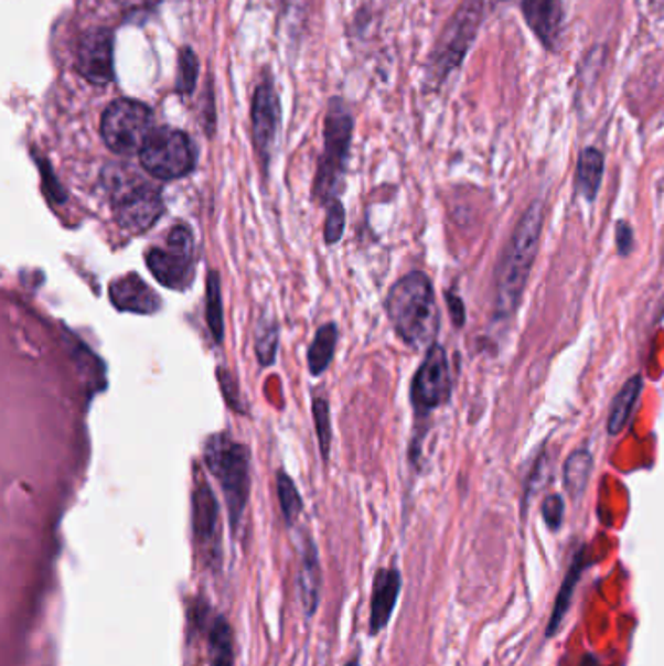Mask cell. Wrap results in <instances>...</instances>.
Wrapping results in <instances>:
<instances>
[{
	"instance_id": "obj_24",
	"label": "cell",
	"mask_w": 664,
	"mask_h": 666,
	"mask_svg": "<svg viewBox=\"0 0 664 666\" xmlns=\"http://www.w3.org/2000/svg\"><path fill=\"white\" fill-rule=\"evenodd\" d=\"M207 324L213 332L215 343H223L225 320H223V299H221V279L216 271H211L207 277Z\"/></svg>"
},
{
	"instance_id": "obj_15",
	"label": "cell",
	"mask_w": 664,
	"mask_h": 666,
	"mask_svg": "<svg viewBox=\"0 0 664 666\" xmlns=\"http://www.w3.org/2000/svg\"><path fill=\"white\" fill-rule=\"evenodd\" d=\"M401 577L396 569H383L376 574L371 602V633L383 632L390 622L392 612L398 602Z\"/></svg>"
},
{
	"instance_id": "obj_30",
	"label": "cell",
	"mask_w": 664,
	"mask_h": 666,
	"mask_svg": "<svg viewBox=\"0 0 664 666\" xmlns=\"http://www.w3.org/2000/svg\"><path fill=\"white\" fill-rule=\"evenodd\" d=\"M564 511V500H561L559 495H549L548 500L544 501V505H542V515H544V520H546V525H548L551 530H557V528L561 526Z\"/></svg>"
},
{
	"instance_id": "obj_3",
	"label": "cell",
	"mask_w": 664,
	"mask_h": 666,
	"mask_svg": "<svg viewBox=\"0 0 664 666\" xmlns=\"http://www.w3.org/2000/svg\"><path fill=\"white\" fill-rule=\"evenodd\" d=\"M205 464L223 487L233 530L240 526L249 495V452L226 434H215L205 444Z\"/></svg>"
},
{
	"instance_id": "obj_21",
	"label": "cell",
	"mask_w": 664,
	"mask_h": 666,
	"mask_svg": "<svg viewBox=\"0 0 664 666\" xmlns=\"http://www.w3.org/2000/svg\"><path fill=\"white\" fill-rule=\"evenodd\" d=\"M335 343H338V327L333 324L322 325L308 351V365L312 375L320 376L330 367L335 353Z\"/></svg>"
},
{
	"instance_id": "obj_7",
	"label": "cell",
	"mask_w": 664,
	"mask_h": 666,
	"mask_svg": "<svg viewBox=\"0 0 664 666\" xmlns=\"http://www.w3.org/2000/svg\"><path fill=\"white\" fill-rule=\"evenodd\" d=\"M147 266L160 284L182 291L190 287L195 267V241L188 226H175L164 246L147 251Z\"/></svg>"
},
{
	"instance_id": "obj_14",
	"label": "cell",
	"mask_w": 664,
	"mask_h": 666,
	"mask_svg": "<svg viewBox=\"0 0 664 666\" xmlns=\"http://www.w3.org/2000/svg\"><path fill=\"white\" fill-rule=\"evenodd\" d=\"M523 14L532 32L538 35L546 47L554 50L559 42L564 24V2L561 0H524Z\"/></svg>"
},
{
	"instance_id": "obj_17",
	"label": "cell",
	"mask_w": 664,
	"mask_h": 666,
	"mask_svg": "<svg viewBox=\"0 0 664 666\" xmlns=\"http://www.w3.org/2000/svg\"><path fill=\"white\" fill-rule=\"evenodd\" d=\"M300 600L308 617L314 616L320 600V563L314 541L308 540L302 548V563L299 573Z\"/></svg>"
},
{
	"instance_id": "obj_12",
	"label": "cell",
	"mask_w": 664,
	"mask_h": 666,
	"mask_svg": "<svg viewBox=\"0 0 664 666\" xmlns=\"http://www.w3.org/2000/svg\"><path fill=\"white\" fill-rule=\"evenodd\" d=\"M279 127V100L274 86L269 83L259 84L251 104V135L264 162L271 159L275 139Z\"/></svg>"
},
{
	"instance_id": "obj_4",
	"label": "cell",
	"mask_w": 664,
	"mask_h": 666,
	"mask_svg": "<svg viewBox=\"0 0 664 666\" xmlns=\"http://www.w3.org/2000/svg\"><path fill=\"white\" fill-rule=\"evenodd\" d=\"M353 119L350 109L341 100H333L325 117L324 154L315 175L314 195L320 201H333V192L345 172V160L350 152Z\"/></svg>"
},
{
	"instance_id": "obj_25",
	"label": "cell",
	"mask_w": 664,
	"mask_h": 666,
	"mask_svg": "<svg viewBox=\"0 0 664 666\" xmlns=\"http://www.w3.org/2000/svg\"><path fill=\"white\" fill-rule=\"evenodd\" d=\"M277 493H279L282 517L287 520V525H294L302 513V497L294 482L285 472L277 474Z\"/></svg>"
},
{
	"instance_id": "obj_2",
	"label": "cell",
	"mask_w": 664,
	"mask_h": 666,
	"mask_svg": "<svg viewBox=\"0 0 664 666\" xmlns=\"http://www.w3.org/2000/svg\"><path fill=\"white\" fill-rule=\"evenodd\" d=\"M388 316L399 337L414 350L432 347L439 332V309L427 276L414 271L401 277L388 294Z\"/></svg>"
},
{
	"instance_id": "obj_22",
	"label": "cell",
	"mask_w": 664,
	"mask_h": 666,
	"mask_svg": "<svg viewBox=\"0 0 664 666\" xmlns=\"http://www.w3.org/2000/svg\"><path fill=\"white\" fill-rule=\"evenodd\" d=\"M582 566H585V563H582V556L579 554V556H575L574 566L569 569V573L565 577L561 589L557 592L554 612H551V617H549L548 637H551V635L559 630L561 622H564V616L567 614V610H569L571 599H574L575 587H577L579 579H581Z\"/></svg>"
},
{
	"instance_id": "obj_32",
	"label": "cell",
	"mask_w": 664,
	"mask_h": 666,
	"mask_svg": "<svg viewBox=\"0 0 664 666\" xmlns=\"http://www.w3.org/2000/svg\"><path fill=\"white\" fill-rule=\"evenodd\" d=\"M160 0H119L125 12H147L154 9Z\"/></svg>"
},
{
	"instance_id": "obj_28",
	"label": "cell",
	"mask_w": 664,
	"mask_h": 666,
	"mask_svg": "<svg viewBox=\"0 0 664 666\" xmlns=\"http://www.w3.org/2000/svg\"><path fill=\"white\" fill-rule=\"evenodd\" d=\"M277 342H279L277 325L274 322L261 320V327L258 330V357L264 367H269L274 363Z\"/></svg>"
},
{
	"instance_id": "obj_35",
	"label": "cell",
	"mask_w": 664,
	"mask_h": 666,
	"mask_svg": "<svg viewBox=\"0 0 664 666\" xmlns=\"http://www.w3.org/2000/svg\"><path fill=\"white\" fill-rule=\"evenodd\" d=\"M345 666H358V658H353V660H350Z\"/></svg>"
},
{
	"instance_id": "obj_34",
	"label": "cell",
	"mask_w": 664,
	"mask_h": 666,
	"mask_svg": "<svg viewBox=\"0 0 664 666\" xmlns=\"http://www.w3.org/2000/svg\"><path fill=\"white\" fill-rule=\"evenodd\" d=\"M582 666H600V665H598L597 658L592 657V655H589V657L582 658Z\"/></svg>"
},
{
	"instance_id": "obj_9",
	"label": "cell",
	"mask_w": 664,
	"mask_h": 666,
	"mask_svg": "<svg viewBox=\"0 0 664 666\" xmlns=\"http://www.w3.org/2000/svg\"><path fill=\"white\" fill-rule=\"evenodd\" d=\"M119 226L131 234L147 233L164 213V201L157 187L129 185L114 201Z\"/></svg>"
},
{
	"instance_id": "obj_27",
	"label": "cell",
	"mask_w": 664,
	"mask_h": 666,
	"mask_svg": "<svg viewBox=\"0 0 664 666\" xmlns=\"http://www.w3.org/2000/svg\"><path fill=\"white\" fill-rule=\"evenodd\" d=\"M197 75H200V63L197 57L192 50H183L180 55V68H178V80H175V88L180 94H192L197 83Z\"/></svg>"
},
{
	"instance_id": "obj_11",
	"label": "cell",
	"mask_w": 664,
	"mask_h": 666,
	"mask_svg": "<svg viewBox=\"0 0 664 666\" xmlns=\"http://www.w3.org/2000/svg\"><path fill=\"white\" fill-rule=\"evenodd\" d=\"M193 533L200 544L203 558L213 563L221 554V525L218 505L208 483L201 480L193 493Z\"/></svg>"
},
{
	"instance_id": "obj_16",
	"label": "cell",
	"mask_w": 664,
	"mask_h": 666,
	"mask_svg": "<svg viewBox=\"0 0 664 666\" xmlns=\"http://www.w3.org/2000/svg\"><path fill=\"white\" fill-rule=\"evenodd\" d=\"M478 17H480V0H470L465 2L464 9L458 10L457 20L450 28L449 40L445 43L439 57V65L445 67V73L458 65V61L464 55L468 42L478 25Z\"/></svg>"
},
{
	"instance_id": "obj_1",
	"label": "cell",
	"mask_w": 664,
	"mask_h": 666,
	"mask_svg": "<svg viewBox=\"0 0 664 666\" xmlns=\"http://www.w3.org/2000/svg\"><path fill=\"white\" fill-rule=\"evenodd\" d=\"M542 226H544V205L542 201H534L531 207L524 211L523 218L511 234V240L497 267V281H495L497 316H511L523 299L524 287L528 283L532 266L536 261V254L540 246Z\"/></svg>"
},
{
	"instance_id": "obj_10",
	"label": "cell",
	"mask_w": 664,
	"mask_h": 666,
	"mask_svg": "<svg viewBox=\"0 0 664 666\" xmlns=\"http://www.w3.org/2000/svg\"><path fill=\"white\" fill-rule=\"evenodd\" d=\"M76 67L88 83L104 86L114 80V35L109 30H92L81 37Z\"/></svg>"
},
{
	"instance_id": "obj_20",
	"label": "cell",
	"mask_w": 664,
	"mask_h": 666,
	"mask_svg": "<svg viewBox=\"0 0 664 666\" xmlns=\"http://www.w3.org/2000/svg\"><path fill=\"white\" fill-rule=\"evenodd\" d=\"M233 627L225 617H216L208 630V660L211 666H234Z\"/></svg>"
},
{
	"instance_id": "obj_19",
	"label": "cell",
	"mask_w": 664,
	"mask_h": 666,
	"mask_svg": "<svg viewBox=\"0 0 664 666\" xmlns=\"http://www.w3.org/2000/svg\"><path fill=\"white\" fill-rule=\"evenodd\" d=\"M643 380L641 376H633L628 383L623 384L622 390L618 391L612 409H610V419H608V431L610 434L622 433L628 421H630L631 411L640 400Z\"/></svg>"
},
{
	"instance_id": "obj_13",
	"label": "cell",
	"mask_w": 664,
	"mask_h": 666,
	"mask_svg": "<svg viewBox=\"0 0 664 666\" xmlns=\"http://www.w3.org/2000/svg\"><path fill=\"white\" fill-rule=\"evenodd\" d=\"M109 299L117 310L133 314H154L160 309L157 292L137 273H129L109 284Z\"/></svg>"
},
{
	"instance_id": "obj_26",
	"label": "cell",
	"mask_w": 664,
	"mask_h": 666,
	"mask_svg": "<svg viewBox=\"0 0 664 666\" xmlns=\"http://www.w3.org/2000/svg\"><path fill=\"white\" fill-rule=\"evenodd\" d=\"M312 411H314L315 433H318V439H320L322 456H324V460H328V456H330V447H332L330 404L324 398H315L314 404H312Z\"/></svg>"
},
{
	"instance_id": "obj_5",
	"label": "cell",
	"mask_w": 664,
	"mask_h": 666,
	"mask_svg": "<svg viewBox=\"0 0 664 666\" xmlns=\"http://www.w3.org/2000/svg\"><path fill=\"white\" fill-rule=\"evenodd\" d=\"M152 131V114L141 101L121 98L109 104L101 117V139L121 157L141 152Z\"/></svg>"
},
{
	"instance_id": "obj_31",
	"label": "cell",
	"mask_w": 664,
	"mask_h": 666,
	"mask_svg": "<svg viewBox=\"0 0 664 666\" xmlns=\"http://www.w3.org/2000/svg\"><path fill=\"white\" fill-rule=\"evenodd\" d=\"M615 240H618V248H620V254L625 256L628 251L631 250V244H633V233H631L630 226L628 223H620L618 228H615Z\"/></svg>"
},
{
	"instance_id": "obj_6",
	"label": "cell",
	"mask_w": 664,
	"mask_h": 666,
	"mask_svg": "<svg viewBox=\"0 0 664 666\" xmlns=\"http://www.w3.org/2000/svg\"><path fill=\"white\" fill-rule=\"evenodd\" d=\"M139 154L142 168L158 180H180L195 168L192 139L170 127L154 129Z\"/></svg>"
},
{
	"instance_id": "obj_29",
	"label": "cell",
	"mask_w": 664,
	"mask_h": 666,
	"mask_svg": "<svg viewBox=\"0 0 664 666\" xmlns=\"http://www.w3.org/2000/svg\"><path fill=\"white\" fill-rule=\"evenodd\" d=\"M343 228H345V211H343V205H341L340 200L330 201L328 218H325V241L328 244L340 241Z\"/></svg>"
},
{
	"instance_id": "obj_23",
	"label": "cell",
	"mask_w": 664,
	"mask_h": 666,
	"mask_svg": "<svg viewBox=\"0 0 664 666\" xmlns=\"http://www.w3.org/2000/svg\"><path fill=\"white\" fill-rule=\"evenodd\" d=\"M592 472V456L587 450H575L574 454L565 462V485L575 500L585 492Z\"/></svg>"
},
{
	"instance_id": "obj_8",
	"label": "cell",
	"mask_w": 664,
	"mask_h": 666,
	"mask_svg": "<svg viewBox=\"0 0 664 666\" xmlns=\"http://www.w3.org/2000/svg\"><path fill=\"white\" fill-rule=\"evenodd\" d=\"M452 380H450L449 358L440 345L427 351L424 365L417 370L411 386V400L417 411H431L449 401Z\"/></svg>"
},
{
	"instance_id": "obj_33",
	"label": "cell",
	"mask_w": 664,
	"mask_h": 666,
	"mask_svg": "<svg viewBox=\"0 0 664 666\" xmlns=\"http://www.w3.org/2000/svg\"><path fill=\"white\" fill-rule=\"evenodd\" d=\"M450 300V310H454V322L457 324H462L464 322V310H462V302L457 299V297H452L449 294Z\"/></svg>"
},
{
	"instance_id": "obj_18",
	"label": "cell",
	"mask_w": 664,
	"mask_h": 666,
	"mask_svg": "<svg viewBox=\"0 0 664 666\" xmlns=\"http://www.w3.org/2000/svg\"><path fill=\"white\" fill-rule=\"evenodd\" d=\"M604 175V157L597 149L582 150L577 166V190L587 201H595Z\"/></svg>"
}]
</instances>
